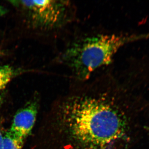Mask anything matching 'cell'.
<instances>
[{
    "instance_id": "obj_9",
    "label": "cell",
    "mask_w": 149,
    "mask_h": 149,
    "mask_svg": "<svg viewBox=\"0 0 149 149\" xmlns=\"http://www.w3.org/2000/svg\"><path fill=\"white\" fill-rule=\"evenodd\" d=\"M3 52H2L0 50V56L2 55H3Z\"/></svg>"
},
{
    "instance_id": "obj_8",
    "label": "cell",
    "mask_w": 149,
    "mask_h": 149,
    "mask_svg": "<svg viewBox=\"0 0 149 149\" xmlns=\"http://www.w3.org/2000/svg\"><path fill=\"white\" fill-rule=\"evenodd\" d=\"M3 136L0 130V149H3Z\"/></svg>"
},
{
    "instance_id": "obj_2",
    "label": "cell",
    "mask_w": 149,
    "mask_h": 149,
    "mask_svg": "<svg viewBox=\"0 0 149 149\" xmlns=\"http://www.w3.org/2000/svg\"><path fill=\"white\" fill-rule=\"evenodd\" d=\"M149 35L99 33L77 37L67 45L58 56L77 83L86 82L99 70L109 66L126 44Z\"/></svg>"
},
{
    "instance_id": "obj_4",
    "label": "cell",
    "mask_w": 149,
    "mask_h": 149,
    "mask_svg": "<svg viewBox=\"0 0 149 149\" xmlns=\"http://www.w3.org/2000/svg\"><path fill=\"white\" fill-rule=\"evenodd\" d=\"M37 113V106L34 103L22 109L15 115L9 131L17 137L25 140L35 124Z\"/></svg>"
},
{
    "instance_id": "obj_3",
    "label": "cell",
    "mask_w": 149,
    "mask_h": 149,
    "mask_svg": "<svg viewBox=\"0 0 149 149\" xmlns=\"http://www.w3.org/2000/svg\"><path fill=\"white\" fill-rule=\"evenodd\" d=\"M29 11L38 25L47 29H61L73 21L76 8L69 1H13Z\"/></svg>"
},
{
    "instance_id": "obj_7",
    "label": "cell",
    "mask_w": 149,
    "mask_h": 149,
    "mask_svg": "<svg viewBox=\"0 0 149 149\" xmlns=\"http://www.w3.org/2000/svg\"><path fill=\"white\" fill-rule=\"evenodd\" d=\"M7 13V10L3 6L0 5V17L5 15Z\"/></svg>"
},
{
    "instance_id": "obj_6",
    "label": "cell",
    "mask_w": 149,
    "mask_h": 149,
    "mask_svg": "<svg viewBox=\"0 0 149 149\" xmlns=\"http://www.w3.org/2000/svg\"><path fill=\"white\" fill-rule=\"evenodd\" d=\"M24 141L8 131L3 136V149H22Z\"/></svg>"
},
{
    "instance_id": "obj_1",
    "label": "cell",
    "mask_w": 149,
    "mask_h": 149,
    "mask_svg": "<svg viewBox=\"0 0 149 149\" xmlns=\"http://www.w3.org/2000/svg\"><path fill=\"white\" fill-rule=\"evenodd\" d=\"M77 84L56 105V149H128L130 117L116 72Z\"/></svg>"
},
{
    "instance_id": "obj_5",
    "label": "cell",
    "mask_w": 149,
    "mask_h": 149,
    "mask_svg": "<svg viewBox=\"0 0 149 149\" xmlns=\"http://www.w3.org/2000/svg\"><path fill=\"white\" fill-rule=\"evenodd\" d=\"M17 73L12 67L0 64V92L6 88Z\"/></svg>"
}]
</instances>
